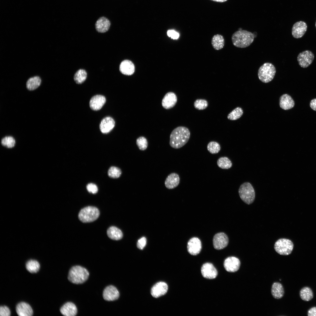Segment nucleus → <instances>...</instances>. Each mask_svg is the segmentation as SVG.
I'll use <instances>...</instances> for the list:
<instances>
[{
    "label": "nucleus",
    "mask_w": 316,
    "mask_h": 316,
    "mask_svg": "<svg viewBox=\"0 0 316 316\" xmlns=\"http://www.w3.org/2000/svg\"><path fill=\"white\" fill-rule=\"evenodd\" d=\"M136 144L138 148L141 151L146 149L148 147V142L147 139L144 136H140L136 140Z\"/></svg>",
    "instance_id": "e433bc0d"
},
{
    "label": "nucleus",
    "mask_w": 316,
    "mask_h": 316,
    "mask_svg": "<svg viewBox=\"0 0 316 316\" xmlns=\"http://www.w3.org/2000/svg\"><path fill=\"white\" fill-rule=\"evenodd\" d=\"M310 106L312 109L316 111V98L313 99L311 101Z\"/></svg>",
    "instance_id": "c03bdc74"
},
{
    "label": "nucleus",
    "mask_w": 316,
    "mask_h": 316,
    "mask_svg": "<svg viewBox=\"0 0 316 316\" xmlns=\"http://www.w3.org/2000/svg\"><path fill=\"white\" fill-rule=\"evenodd\" d=\"M119 70L121 72L126 75H131L135 70L133 63L130 61L127 60L123 61L120 63Z\"/></svg>",
    "instance_id": "5701e85b"
},
{
    "label": "nucleus",
    "mask_w": 316,
    "mask_h": 316,
    "mask_svg": "<svg viewBox=\"0 0 316 316\" xmlns=\"http://www.w3.org/2000/svg\"><path fill=\"white\" fill-rule=\"evenodd\" d=\"M201 273L203 276L206 279H213L217 275V271L211 263H206L204 264L201 268Z\"/></svg>",
    "instance_id": "9b49d317"
},
{
    "label": "nucleus",
    "mask_w": 316,
    "mask_h": 316,
    "mask_svg": "<svg viewBox=\"0 0 316 316\" xmlns=\"http://www.w3.org/2000/svg\"><path fill=\"white\" fill-rule=\"evenodd\" d=\"M314 55L309 50H305L300 53L298 55L297 59L299 65L303 68L309 66L312 62Z\"/></svg>",
    "instance_id": "6e6552de"
},
{
    "label": "nucleus",
    "mask_w": 316,
    "mask_h": 316,
    "mask_svg": "<svg viewBox=\"0 0 316 316\" xmlns=\"http://www.w3.org/2000/svg\"><path fill=\"white\" fill-rule=\"evenodd\" d=\"M294 105V101L288 95L284 94L280 97L279 105L282 109L285 110L289 109L293 107Z\"/></svg>",
    "instance_id": "b1692460"
},
{
    "label": "nucleus",
    "mask_w": 316,
    "mask_h": 316,
    "mask_svg": "<svg viewBox=\"0 0 316 316\" xmlns=\"http://www.w3.org/2000/svg\"><path fill=\"white\" fill-rule=\"evenodd\" d=\"M276 73L275 68L272 64L265 63L259 68L258 71V76L261 81L267 83L273 79Z\"/></svg>",
    "instance_id": "20e7f679"
},
{
    "label": "nucleus",
    "mask_w": 316,
    "mask_h": 316,
    "mask_svg": "<svg viewBox=\"0 0 316 316\" xmlns=\"http://www.w3.org/2000/svg\"><path fill=\"white\" fill-rule=\"evenodd\" d=\"M207 148L208 151L211 154H217L220 151L221 147L219 144L217 142L212 141L208 144Z\"/></svg>",
    "instance_id": "f704fd0d"
},
{
    "label": "nucleus",
    "mask_w": 316,
    "mask_h": 316,
    "mask_svg": "<svg viewBox=\"0 0 316 316\" xmlns=\"http://www.w3.org/2000/svg\"><path fill=\"white\" fill-rule=\"evenodd\" d=\"M87 189L88 191L92 194H95L98 191V188L97 186L93 183H90L87 185Z\"/></svg>",
    "instance_id": "ea45409f"
},
{
    "label": "nucleus",
    "mask_w": 316,
    "mask_h": 316,
    "mask_svg": "<svg viewBox=\"0 0 316 316\" xmlns=\"http://www.w3.org/2000/svg\"><path fill=\"white\" fill-rule=\"evenodd\" d=\"M213 1L219 2H223L226 1L227 0H211Z\"/></svg>",
    "instance_id": "a18cd8bd"
},
{
    "label": "nucleus",
    "mask_w": 316,
    "mask_h": 316,
    "mask_svg": "<svg viewBox=\"0 0 316 316\" xmlns=\"http://www.w3.org/2000/svg\"><path fill=\"white\" fill-rule=\"evenodd\" d=\"M1 143L3 146L6 147L12 148L15 145L16 141L12 136H6L2 139Z\"/></svg>",
    "instance_id": "72a5a7b5"
},
{
    "label": "nucleus",
    "mask_w": 316,
    "mask_h": 316,
    "mask_svg": "<svg viewBox=\"0 0 316 316\" xmlns=\"http://www.w3.org/2000/svg\"><path fill=\"white\" fill-rule=\"evenodd\" d=\"M177 100V97L174 93L168 92L165 95L162 99V106L166 109H171L175 105Z\"/></svg>",
    "instance_id": "2eb2a0df"
},
{
    "label": "nucleus",
    "mask_w": 316,
    "mask_h": 316,
    "mask_svg": "<svg viewBox=\"0 0 316 316\" xmlns=\"http://www.w3.org/2000/svg\"><path fill=\"white\" fill-rule=\"evenodd\" d=\"M229 238L224 233L216 234L214 236L213 243L214 247L217 250H221L225 248L229 243Z\"/></svg>",
    "instance_id": "1a4fd4ad"
},
{
    "label": "nucleus",
    "mask_w": 316,
    "mask_h": 316,
    "mask_svg": "<svg viewBox=\"0 0 316 316\" xmlns=\"http://www.w3.org/2000/svg\"><path fill=\"white\" fill-rule=\"evenodd\" d=\"M107 233L108 236L113 240H119L121 239L123 236V234L121 231L114 226L110 227L107 230Z\"/></svg>",
    "instance_id": "a878e982"
},
{
    "label": "nucleus",
    "mask_w": 316,
    "mask_h": 316,
    "mask_svg": "<svg viewBox=\"0 0 316 316\" xmlns=\"http://www.w3.org/2000/svg\"><path fill=\"white\" fill-rule=\"evenodd\" d=\"M307 28V25L304 22L301 21L296 23L292 29V36L295 38H301L306 32Z\"/></svg>",
    "instance_id": "ddd939ff"
},
{
    "label": "nucleus",
    "mask_w": 316,
    "mask_h": 316,
    "mask_svg": "<svg viewBox=\"0 0 316 316\" xmlns=\"http://www.w3.org/2000/svg\"><path fill=\"white\" fill-rule=\"evenodd\" d=\"M239 196L245 203L248 205L253 203L255 199V193L252 185L246 182L242 184L238 190Z\"/></svg>",
    "instance_id": "39448f33"
},
{
    "label": "nucleus",
    "mask_w": 316,
    "mask_h": 316,
    "mask_svg": "<svg viewBox=\"0 0 316 316\" xmlns=\"http://www.w3.org/2000/svg\"><path fill=\"white\" fill-rule=\"evenodd\" d=\"M211 44L212 47L215 49L220 50L222 49L224 46V39L221 35H215L212 38Z\"/></svg>",
    "instance_id": "bb28decb"
},
{
    "label": "nucleus",
    "mask_w": 316,
    "mask_h": 316,
    "mask_svg": "<svg viewBox=\"0 0 316 316\" xmlns=\"http://www.w3.org/2000/svg\"><path fill=\"white\" fill-rule=\"evenodd\" d=\"M315 27H316V22H315Z\"/></svg>",
    "instance_id": "49530a36"
},
{
    "label": "nucleus",
    "mask_w": 316,
    "mask_h": 316,
    "mask_svg": "<svg viewBox=\"0 0 316 316\" xmlns=\"http://www.w3.org/2000/svg\"><path fill=\"white\" fill-rule=\"evenodd\" d=\"M194 107L199 110H202L206 109L208 106L207 101L204 99H198L194 102Z\"/></svg>",
    "instance_id": "4c0bfd02"
},
{
    "label": "nucleus",
    "mask_w": 316,
    "mask_h": 316,
    "mask_svg": "<svg viewBox=\"0 0 316 316\" xmlns=\"http://www.w3.org/2000/svg\"><path fill=\"white\" fill-rule=\"evenodd\" d=\"M180 181V177L177 173H173L169 174L165 181V187L168 189H173L177 187Z\"/></svg>",
    "instance_id": "412c9836"
},
{
    "label": "nucleus",
    "mask_w": 316,
    "mask_h": 316,
    "mask_svg": "<svg viewBox=\"0 0 316 316\" xmlns=\"http://www.w3.org/2000/svg\"><path fill=\"white\" fill-rule=\"evenodd\" d=\"M168 36L173 39H177L179 37V34L178 32L173 30H169L167 32Z\"/></svg>",
    "instance_id": "79ce46f5"
},
{
    "label": "nucleus",
    "mask_w": 316,
    "mask_h": 316,
    "mask_svg": "<svg viewBox=\"0 0 316 316\" xmlns=\"http://www.w3.org/2000/svg\"><path fill=\"white\" fill-rule=\"evenodd\" d=\"M300 295L302 300L305 301H310L312 298L313 296L312 290L308 287L302 288L300 291Z\"/></svg>",
    "instance_id": "c756f323"
},
{
    "label": "nucleus",
    "mask_w": 316,
    "mask_h": 316,
    "mask_svg": "<svg viewBox=\"0 0 316 316\" xmlns=\"http://www.w3.org/2000/svg\"><path fill=\"white\" fill-rule=\"evenodd\" d=\"M147 240L145 237H143L139 239L137 243V247L139 249L142 250L145 246Z\"/></svg>",
    "instance_id": "a19ab883"
},
{
    "label": "nucleus",
    "mask_w": 316,
    "mask_h": 316,
    "mask_svg": "<svg viewBox=\"0 0 316 316\" xmlns=\"http://www.w3.org/2000/svg\"><path fill=\"white\" fill-rule=\"evenodd\" d=\"M308 316H316V307L310 308L308 311Z\"/></svg>",
    "instance_id": "37998d69"
},
{
    "label": "nucleus",
    "mask_w": 316,
    "mask_h": 316,
    "mask_svg": "<svg viewBox=\"0 0 316 316\" xmlns=\"http://www.w3.org/2000/svg\"><path fill=\"white\" fill-rule=\"evenodd\" d=\"M271 293L273 297L276 299L282 298L284 296V290L282 285L277 282L274 283L272 286Z\"/></svg>",
    "instance_id": "393cba45"
},
{
    "label": "nucleus",
    "mask_w": 316,
    "mask_h": 316,
    "mask_svg": "<svg viewBox=\"0 0 316 316\" xmlns=\"http://www.w3.org/2000/svg\"><path fill=\"white\" fill-rule=\"evenodd\" d=\"M106 102V99L104 96L101 95H96L92 97L90 99V107L93 110H99L102 108Z\"/></svg>",
    "instance_id": "f3484780"
},
{
    "label": "nucleus",
    "mask_w": 316,
    "mask_h": 316,
    "mask_svg": "<svg viewBox=\"0 0 316 316\" xmlns=\"http://www.w3.org/2000/svg\"><path fill=\"white\" fill-rule=\"evenodd\" d=\"M217 165L220 168L223 169H228L231 168L232 165L231 160L227 157H221L219 158L217 162Z\"/></svg>",
    "instance_id": "2f4dec72"
},
{
    "label": "nucleus",
    "mask_w": 316,
    "mask_h": 316,
    "mask_svg": "<svg viewBox=\"0 0 316 316\" xmlns=\"http://www.w3.org/2000/svg\"><path fill=\"white\" fill-rule=\"evenodd\" d=\"M89 273L85 268L79 265L72 267L69 272L68 279L71 283L80 284L85 282L88 279Z\"/></svg>",
    "instance_id": "7ed1b4c3"
},
{
    "label": "nucleus",
    "mask_w": 316,
    "mask_h": 316,
    "mask_svg": "<svg viewBox=\"0 0 316 316\" xmlns=\"http://www.w3.org/2000/svg\"><path fill=\"white\" fill-rule=\"evenodd\" d=\"M100 213L98 209L92 206H88L82 209L79 212L78 217L79 220L83 223L93 222L99 217Z\"/></svg>",
    "instance_id": "423d86ee"
},
{
    "label": "nucleus",
    "mask_w": 316,
    "mask_h": 316,
    "mask_svg": "<svg viewBox=\"0 0 316 316\" xmlns=\"http://www.w3.org/2000/svg\"><path fill=\"white\" fill-rule=\"evenodd\" d=\"M122 174L121 170L118 167L112 166L109 169L108 174L110 177L113 178H118L121 176Z\"/></svg>",
    "instance_id": "c9c22d12"
},
{
    "label": "nucleus",
    "mask_w": 316,
    "mask_h": 316,
    "mask_svg": "<svg viewBox=\"0 0 316 316\" xmlns=\"http://www.w3.org/2000/svg\"><path fill=\"white\" fill-rule=\"evenodd\" d=\"M168 286L164 282H159L154 285L152 288L151 293L154 297L157 298L165 294L167 292Z\"/></svg>",
    "instance_id": "dca6fc26"
},
{
    "label": "nucleus",
    "mask_w": 316,
    "mask_h": 316,
    "mask_svg": "<svg viewBox=\"0 0 316 316\" xmlns=\"http://www.w3.org/2000/svg\"><path fill=\"white\" fill-rule=\"evenodd\" d=\"M87 77V73L84 69H80L75 73L74 76V80L78 84H81L86 80Z\"/></svg>",
    "instance_id": "7c9ffc66"
},
{
    "label": "nucleus",
    "mask_w": 316,
    "mask_h": 316,
    "mask_svg": "<svg viewBox=\"0 0 316 316\" xmlns=\"http://www.w3.org/2000/svg\"><path fill=\"white\" fill-rule=\"evenodd\" d=\"M243 111L242 108L240 107L236 108L229 113L227 118L231 120H235L240 118L242 115Z\"/></svg>",
    "instance_id": "473e14b6"
},
{
    "label": "nucleus",
    "mask_w": 316,
    "mask_h": 316,
    "mask_svg": "<svg viewBox=\"0 0 316 316\" xmlns=\"http://www.w3.org/2000/svg\"><path fill=\"white\" fill-rule=\"evenodd\" d=\"M115 124V121L113 118L110 116L106 117L103 118L100 122V130L103 133H108L113 129Z\"/></svg>",
    "instance_id": "a211bd4d"
},
{
    "label": "nucleus",
    "mask_w": 316,
    "mask_h": 316,
    "mask_svg": "<svg viewBox=\"0 0 316 316\" xmlns=\"http://www.w3.org/2000/svg\"><path fill=\"white\" fill-rule=\"evenodd\" d=\"M26 268L27 270L30 273H36L39 270L40 265L37 261L31 260L26 262Z\"/></svg>",
    "instance_id": "c85d7f7f"
},
{
    "label": "nucleus",
    "mask_w": 316,
    "mask_h": 316,
    "mask_svg": "<svg viewBox=\"0 0 316 316\" xmlns=\"http://www.w3.org/2000/svg\"><path fill=\"white\" fill-rule=\"evenodd\" d=\"M190 136V132L188 128L182 126L178 127L170 134L169 145L173 148H180L188 142Z\"/></svg>",
    "instance_id": "f257e3e1"
},
{
    "label": "nucleus",
    "mask_w": 316,
    "mask_h": 316,
    "mask_svg": "<svg viewBox=\"0 0 316 316\" xmlns=\"http://www.w3.org/2000/svg\"><path fill=\"white\" fill-rule=\"evenodd\" d=\"M41 80L38 76H35L29 78L26 83L27 88L30 91H32L37 88L40 85Z\"/></svg>",
    "instance_id": "cd10ccee"
},
{
    "label": "nucleus",
    "mask_w": 316,
    "mask_h": 316,
    "mask_svg": "<svg viewBox=\"0 0 316 316\" xmlns=\"http://www.w3.org/2000/svg\"><path fill=\"white\" fill-rule=\"evenodd\" d=\"M111 25L110 20L107 18L102 16L100 17L95 23L96 30L100 33H104L107 31Z\"/></svg>",
    "instance_id": "aec40b11"
},
{
    "label": "nucleus",
    "mask_w": 316,
    "mask_h": 316,
    "mask_svg": "<svg viewBox=\"0 0 316 316\" xmlns=\"http://www.w3.org/2000/svg\"><path fill=\"white\" fill-rule=\"evenodd\" d=\"M241 265L239 260L236 257L231 256L227 258L224 260V267L228 272H234L237 271Z\"/></svg>",
    "instance_id": "9d476101"
},
{
    "label": "nucleus",
    "mask_w": 316,
    "mask_h": 316,
    "mask_svg": "<svg viewBox=\"0 0 316 316\" xmlns=\"http://www.w3.org/2000/svg\"><path fill=\"white\" fill-rule=\"evenodd\" d=\"M255 35L245 30H239L234 32L231 37L233 45L240 48H245L249 46L253 42Z\"/></svg>",
    "instance_id": "f03ea898"
},
{
    "label": "nucleus",
    "mask_w": 316,
    "mask_h": 316,
    "mask_svg": "<svg viewBox=\"0 0 316 316\" xmlns=\"http://www.w3.org/2000/svg\"><path fill=\"white\" fill-rule=\"evenodd\" d=\"M16 311L17 314L20 316H31L33 314L31 307L25 302L18 303L16 307Z\"/></svg>",
    "instance_id": "6ab92c4d"
},
{
    "label": "nucleus",
    "mask_w": 316,
    "mask_h": 316,
    "mask_svg": "<svg viewBox=\"0 0 316 316\" xmlns=\"http://www.w3.org/2000/svg\"><path fill=\"white\" fill-rule=\"evenodd\" d=\"M10 315V310L8 307L5 305L0 306V315L1 316H9Z\"/></svg>",
    "instance_id": "58836bf2"
},
{
    "label": "nucleus",
    "mask_w": 316,
    "mask_h": 316,
    "mask_svg": "<svg viewBox=\"0 0 316 316\" xmlns=\"http://www.w3.org/2000/svg\"><path fill=\"white\" fill-rule=\"evenodd\" d=\"M119 296V293L116 288L113 285L106 287L103 293L104 299L108 301H114L117 299Z\"/></svg>",
    "instance_id": "4468645a"
},
{
    "label": "nucleus",
    "mask_w": 316,
    "mask_h": 316,
    "mask_svg": "<svg viewBox=\"0 0 316 316\" xmlns=\"http://www.w3.org/2000/svg\"><path fill=\"white\" fill-rule=\"evenodd\" d=\"M61 313L66 316H74L77 313V309L73 303L68 302L64 304L60 309Z\"/></svg>",
    "instance_id": "4be33fe9"
},
{
    "label": "nucleus",
    "mask_w": 316,
    "mask_h": 316,
    "mask_svg": "<svg viewBox=\"0 0 316 316\" xmlns=\"http://www.w3.org/2000/svg\"><path fill=\"white\" fill-rule=\"evenodd\" d=\"M293 244L290 240L286 238H280L275 243L274 249L279 254L281 255H288L292 252Z\"/></svg>",
    "instance_id": "0eeeda50"
},
{
    "label": "nucleus",
    "mask_w": 316,
    "mask_h": 316,
    "mask_svg": "<svg viewBox=\"0 0 316 316\" xmlns=\"http://www.w3.org/2000/svg\"><path fill=\"white\" fill-rule=\"evenodd\" d=\"M187 250L191 255L198 254L202 249V244L200 240L197 237H193L190 239L187 244Z\"/></svg>",
    "instance_id": "f8f14e48"
}]
</instances>
